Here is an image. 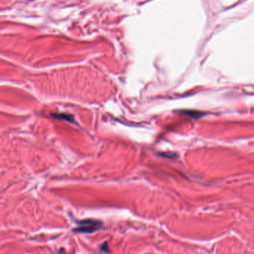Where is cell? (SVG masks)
I'll return each mask as SVG.
<instances>
[{
    "label": "cell",
    "mask_w": 254,
    "mask_h": 254,
    "mask_svg": "<svg viewBox=\"0 0 254 254\" xmlns=\"http://www.w3.org/2000/svg\"><path fill=\"white\" fill-rule=\"evenodd\" d=\"M102 226L101 221L95 219H84L78 222V227L74 231L78 233H92L100 229Z\"/></svg>",
    "instance_id": "cell-1"
}]
</instances>
